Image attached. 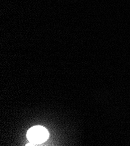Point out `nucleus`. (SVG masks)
<instances>
[{"label":"nucleus","mask_w":130,"mask_h":146,"mask_svg":"<svg viewBox=\"0 0 130 146\" xmlns=\"http://www.w3.org/2000/svg\"><path fill=\"white\" fill-rule=\"evenodd\" d=\"M49 137V133L47 130L40 126L31 127L27 133V138L32 145L44 143L48 139Z\"/></svg>","instance_id":"nucleus-1"}]
</instances>
